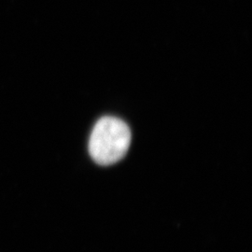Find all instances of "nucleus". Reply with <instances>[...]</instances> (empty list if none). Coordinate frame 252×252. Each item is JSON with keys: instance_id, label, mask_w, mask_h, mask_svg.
<instances>
[{"instance_id": "nucleus-1", "label": "nucleus", "mask_w": 252, "mask_h": 252, "mask_svg": "<svg viewBox=\"0 0 252 252\" xmlns=\"http://www.w3.org/2000/svg\"><path fill=\"white\" fill-rule=\"evenodd\" d=\"M131 143V131L122 120L103 117L94 127L89 141L93 160L100 165H109L122 160Z\"/></svg>"}]
</instances>
